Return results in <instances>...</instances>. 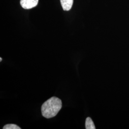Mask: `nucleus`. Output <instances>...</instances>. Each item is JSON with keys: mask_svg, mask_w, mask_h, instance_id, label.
Returning <instances> with one entry per match:
<instances>
[{"mask_svg": "<svg viewBox=\"0 0 129 129\" xmlns=\"http://www.w3.org/2000/svg\"><path fill=\"white\" fill-rule=\"evenodd\" d=\"M63 9L69 11L71 9L73 4V0H60Z\"/></svg>", "mask_w": 129, "mask_h": 129, "instance_id": "obj_3", "label": "nucleus"}, {"mask_svg": "<svg viewBox=\"0 0 129 129\" xmlns=\"http://www.w3.org/2000/svg\"><path fill=\"white\" fill-rule=\"evenodd\" d=\"M62 107L61 100L56 97H53L45 102L41 107L42 116L46 119L55 117Z\"/></svg>", "mask_w": 129, "mask_h": 129, "instance_id": "obj_1", "label": "nucleus"}, {"mask_svg": "<svg viewBox=\"0 0 129 129\" xmlns=\"http://www.w3.org/2000/svg\"><path fill=\"white\" fill-rule=\"evenodd\" d=\"M38 0H21L20 4L25 9H30L36 7L37 5Z\"/></svg>", "mask_w": 129, "mask_h": 129, "instance_id": "obj_2", "label": "nucleus"}, {"mask_svg": "<svg viewBox=\"0 0 129 129\" xmlns=\"http://www.w3.org/2000/svg\"><path fill=\"white\" fill-rule=\"evenodd\" d=\"M85 128L86 129H95V126L92 119L90 117H88L86 119Z\"/></svg>", "mask_w": 129, "mask_h": 129, "instance_id": "obj_4", "label": "nucleus"}, {"mask_svg": "<svg viewBox=\"0 0 129 129\" xmlns=\"http://www.w3.org/2000/svg\"><path fill=\"white\" fill-rule=\"evenodd\" d=\"M3 129H21V128L14 124H6L3 127Z\"/></svg>", "mask_w": 129, "mask_h": 129, "instance_id": "obj_5", "label": "nucleus"}, {"mask_svg": "<svg viewBox=\"0 0 129 129\" xmlns=\"http://www.w3.org/2000/svg\"><path fill=\"white\" fill-rule=\"evenodd\" d=\"M3 60V59H2V57H0V61L1 62L2 61V60Z\"/></svg>", "mask_w": 129, "mask_h": 129, "instance_id": "obj_6", "label": "nucleus"}]
</instances>
